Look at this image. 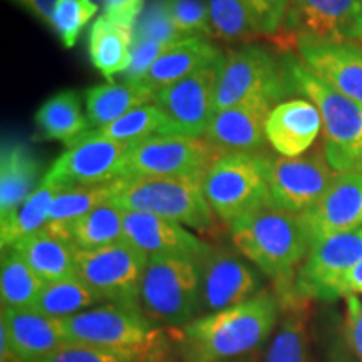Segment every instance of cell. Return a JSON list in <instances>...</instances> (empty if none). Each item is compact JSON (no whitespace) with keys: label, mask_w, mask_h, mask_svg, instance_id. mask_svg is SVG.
<instances>
[{"label":"cell","mask_w":362,"mask_h":362,"mask_svg":"<svg viewBox=\"0 0 362 362\" xmlns=\"http://www.w3.org/2000/svg\"><path fill=\"white\" fill-rule=\"evenodd\" d=\"M280 300L259 292L242 304L197 317L183 327L188 361L225 362L260 347L280 319Z\"/></svg>","instance_id":"6da1fadb"},{"label":"cell","mask_w":362,"mask_h":362,"mask_svg":"<svg viewBox=\"0 0 362 362\" xmlns=\"http://www.w3.org/2000/svg\"><path fill=\"white\" fill-rule=\"evenodd\" d=\"M237 252L279 285L284 305L293 298V280L310 250L300 216L291 211L264 206L230 226Z\"/></svg>","instance_id":"7a4b0ae2"},{"label":"cell","mask_w":362,"mask_h":362,"mask_svg":"<svg viewBox=\"0 0 362 362\" xmlns=\"http://www.w3.org/2000/svg\"><path fill=\"white\" fill-rule=\"evenodd\" d=\"M107 205L175 221L202 235L218 230L200 181L165 176H121L107 185Z\"/></svg>","instance_id":"3957f363"},{"label":"cell","mask_w":362,"mask_h":362,"mask_svg":"<svg viewBox=\"0 0 362 362\" xmlns=\"http://www.w3.org/2000/svg\"><path fill=\"white\" fill-rule=\"evenodd\" d=\"M297 94L288 61L280 62L274 52L259 45L230 51L221 61L215 90V112L235 106H264Z\"/></svg>","instance_id":"277c9868"},{"label":"cell","mask_w":362,"mask_h":362,"mask_svg":"<svg viewBox=\"0 0 362 362\" xmlns=\"http://www.w3.org/2000/svg\"><path fill=\"white\" fill-rule=\"evenodd\" d=\"M297 93L305 94L322 116V148L339 173H362V104L325 84L300 61L288 59Z\"/></svg>","instance_id":"5b68a950"},{"label":"cell","mask_w":362,"mask_h":362,"mask_svg":"<svg viewBox=\"0 0 362 362\" xmlns=\"http://www.w3.org/2000/svg\"><path fill=\"white\" fill-rule=\"evenodd\" d=\"M64 324L69 342L131 354L141 362L155 354L163 342V330L141 307L103 304L67 317Z\"/></svg>","instance_id":"8992f818"},{"label":"cell","mask_w":362,"mask_h":362,"mask_svg":"<svg viewBox=\"0 0 362 362\" xmlns=\"http://www.w3.org/2000/svg\"><path fill=\"white\" fill-rule=\"evenodd\" d=\"M267 158L269 153H225L203 180L206 202L228 228L269 205Z\"/></svg>","instance_id":"52a82bcc"},{"label":"cell","mask_w":362,"mask_h":362,"mask_svg":"<svg viewBox=\"0 0 362 362\" xmlns=\"http://www.w3.org/2000/svg\"><path fill=\"white\" fill-rule=\"evenodd\" d=\"M202 272L183 257H149L141 279L139 304L151 320L185 327L200 317Z\"/></svg>","instance_id":"ba28073f"},{"label":"cell","mask_w":362,"mask_h":362,"mask_svg":"<svg viewBox=\"0 0 362 362\" xmlns=\"http://www.w3.org/2000/svg\"><path fill=\"white\" fill-rule=\"evenodd\" d=\"M148 259L123 240L94 250H76V274L101 302L141 307L139 291Z\"/></svg>","instance_id":"9c48e42d"},{"label":"cell","mask_w":362,"mask_h":362,"mask_svg":"<svg viewBox=\"0 0 362 362\" xmlns=\"http://www.w3.org/2000/svg\"><path fill=\"white\" fill-rule=\"evenodd\" d=\"M221 155L205 138L181 134H158L134 144L123 176H165L203 183Z\"/></svg>","instance_id":"30bf717a"},{"label":"cell","mask_w":362,"mask_h":362,"mask_svg":"<svg viewBox=\"0 0 362 362\" xmlns=\"http://www.w3.org/2000/svg\"><path fill=\"white\" fill-rule=\"evenodd\" d=\"M275 40L280 47L297 40L362 44V0H292Z\"/></svg>","instance_id":"8fae6325"},{"label":"cell","mask_w":362,"mask_h":362,"mask_svg":"<svg viewBox=\"0 0 362 362\" xmlns=\"http://www.w3.org/2000/svg\"><path fill=\"white\" fill-rule=\"evenodd\" d=\"M362 260V228L314 243L293 280L296 300H336L346 297L344 280Z\"/></svg>","instance_id":"7c38bea8"},{"label":"cell","mask_w":362,"mask_h":362,"mask_svg":"<svg viewBox=\"0 0 362 362\" xmlns=\"http://www.w3.org/2000/svg\"><path fill=\"white\" fill-rule=\"evenodd\" d=\"M339 171L330 166L322 144L310 153L287 158H267L269 206L291 214H304L327 192Z\"/></svg>","instance_id":"4fadbf2b"},{"label":"cell","mask_w":362,"mask_h":362,"mask_svg":"<svg viewBox=\"0 0 362 362\" xmlns=\"http://www.w3.org/2000/svg\"><path fill=\"white\" fill-rule=\"evenodd\" d=\"M131 148L99 131H86L67 144L47 175L67 188L110 185L123 176Z\"/></svg>","instance_id":"5bb4252c"},{"label":"cell","mask_w":362,"mask_h":362,"mask_svg":"<svg viewBox=\"0 0 362 362\" xmlns=\"http://www.w3.org/2000/svg\"><path fill=\"white\" fill-rule=\"evenodd\" d=\"M223 61V59H221ZM221 61L161 89L156 104L170 121L171 134L203 138L215 115V90Z\"/></svg>","instance_id":"9a60e30c"},{"label":"cell","mask_w":362,"mask_h":362,"mask_svg":"<svg viewBox=\"0 0 362 362\" xmlns=\"http://www.w3.org/2000/svg\"><path fill=\"white\" fill-rule=\"evenodd\" d=\"M200 315L238 305L259 293V275L240 253L214 247L200 264Z\"/></svg>","instance_id":"2e32d148"},{"label":"cell","mask_w":362,"mask_h":362,"mask_svg":"<svg viewBox=\"0 0 362 362\" xmlns=\"http://www.w3.org/2000/svg\"><path fill=\"white\" fill-rule=\"evenodd\" d=\"M298 216L310 247L332 235L362 228V173H339L320 200Z\"/></svg>","instance_id":"e0dca14e"},{"label":"cell","mask_w":362,"mask_h":362,"mask_svg":"<svg viewBox=\"0 0 362 362\" xmlns=\"http://www.w3.org/2000/svg\"><path fill=\"white\" fill-rule=\"evenodd\" d=\"M123 228L126 242L148 257H183L200 265L214 248L183 225L141 211H124Z\"/></svg>","instance_id":"ac0fdd59"},{"label":"cell","mask_w":362,"mask_h":362,"mask_svg":"<svg viewBox=\"0 0 362 362\" xmlns=\"http://www.w3.org/2000/svg\"><path fill=\"white\" fill-rule=\"evenodd\" d=\"M300 62L319 79L362 104V44H332L297 40Z\"/></svg>","instance_id":"d6986e66"},{"label":"cell","mask_w":362,"mask_h":362,"mask_svg":"<svg viewBox=\"0 0 362 362\" xmlns=\"http://www.w3.org/2000/svg\"><path fill=\"white\" fill-rule=\"evenodd\" d=\"M0 336L19 362H33L67 344L64 319H54L33 309L2 307Z\"/></svg>","instance_id":"ffe728a7"},{"label":"cell","mask_w":362,"mask_h":362,"mask_svg":"<svg viewBox=\"0 0 362 362\" xmlns=\"http://www.w3.org/2000/svg\"><path fill=\"white\" fill-rule=\"evenodd\" d=\"M322 129L319 107L307 99H287L270 111L265 134L279 155L297 158L305 155Z\"/></svg>","instance_id":"44dd1931"},{"label":"cell","mask_w":362,"mask_h":362,"mask_svg":"<svg viewBox=\"0 0 362 362\" xmlns=\"http://www.w3.org/2000/svg\"><path fill=\"white\" fill-rule=\"evenodd\" d=\"M264 106H235L216 111L203 138L221 153H265V123L270 115Z\"/></svg>","instance_id":"7402d4cb"},{"label":"cell","mask_w":362,"mask_h":362,"mask_svg":"<svg viewBox=\"0 0 362 362\" xmlns=\"http://www.w3.org/2000/svg\"><path fill=\"white\" fill-rule=\"evenodd\" d=\"M221 59L223 56L218 49L203 37L181 39L158 57V61L138 84L144 86L156 96L161 89L215 64Z\"/></svg>","instance_id":"603a6c76"},{"label":"cell","mask_w":362,"mask_h":362,"mask_svg":"<svg viewBox=\"0 0 362 362\" xmlns=\"http://www.w3.org/2000/svg\"><path fill=\"white\" fill-rule=\"evenodd\" d=\"M11 248L19 253L44 282L78 277L76 248L45 226L39 232L27 235Z\"/></svg>","instance_id":"cb8c5ba5"},{"label":"cell","mask_w":362,"mask_h":362,"mask_svg":"<svg viewBox=\"0 0 362 362\" xmlns=\"http://www.w3.org/2000/svg\"><path fill=\"white\" fill-rule=\"evenodd\" d=\"M40 165L30 149L16 143L4 146L0 158V221H6L39 187Z\"/></svg>","instance_id":"d4e9b609"},{"label":"cell","mask_w":362,"mask_h":362,"mask_svg":"<svg viewBox=\"0 0 362 362\" xmlns=\"http://www.w3.org/2000/svg\"><path fill=\"white\" fill-rule=\"evenodd\" d=\"M134 30L111 21L110 17H98L89 33V56L96 69L107 81L112 76L123 74L128 69L133 54Z\"/></svg>","instance_id":"484cf974"},{"label":"cell","mask_w":362,"mask_h":362,"mask_svg":"<svg viewBox=\"0 0 362 362\" xmlns=\"http://www.w3.org/2000/svg\"><path fill=\"white\" fill-rule=\"evenodd\" d=\"M123 218L124 210L106 203L61 228H45L71 242L76 250H94L123 242Z\"/></svg>","instance_id":"4316f807"},{"label":"cell","mask_w":362,"mask_h":362,"mask_svg":"<svg viewBox=\"0 0 362 362\" xmlns=\"http://www.w3.org/2000/svg\"><path fill=\"white\" fill-rule=\"evenodd\" d=\"M67 187L62 183L45 175L39 187L35 188V192L22 203L19 210L8 220L0 221V245H2V250L13 247L27 235L42 230L47 225L54 200Z\"/></svg>","instance_id":"83f0119b"},{"label":"cell","mask_w":362,"mask_h":362,"mask_svg":"<svg viewBox=\"0 0 362 362\" xmlns=\"http://www.w3.org/2000/svg\"><path fill=\"white\" fill-rule=\"evenodd\" d=\"M155 98V94L141 84L123 83L93 86L86 90V110H88L89 124L101 129Z\"/></svg>","instance_id":"f1b7e54d"},{"label":"cell","mask_w":362,"mask_h":362,"mask_svg":"<svg viewBox=\"0 0 362 362\" xmlns=\"http://www.w3.org/2000/svg\"><path fill=\"white\" fill-rule=\"evenodd\" d=\"M35 124L49 139L69 144L89 128V119L81 111L79 96L74 90H62L49 98L35 112Z\"/></svg>","instance_id":"f546056e"},{"label":"cell","mask_w":362,"mask_h":362,"mask_svg":"<svg viewBox=\"0 0 362 362\" xmlns=\"http://www.w3.org/2000/svg\"><path fill=\"white\" fill-rule=\"evenodd\" d=\"M45 285L13 248L2 253L0 265V298L6 309H30Z\"/></svg>","instance_id":"4dcf8cb0"},{"label":"cell","mask_w":362,"mask_h":362,"mask_svg":"<svg viewBox=\"0 0 362 362\" xmlns=\"http://www.w3.org/2000/svg\"><path fill=\"white\" fill-rule=\"evenodd\" d=\"M101 302L96 293L86 285L83 280L66 279L57 282H45L39 297L35 298L30 309L54 319H67V317L93 309Z\"/></svg>","instance_id":"1f68e13d"},{"label":"cell","mask_w":362,"mask_h":362,"mask_svg":"<svg viewBox=\"0 0 362 362\" xmlns=\"http://www.w3.org/2000/svg\"><path fill=\"white\" fill-rule=\"evenodd\" d=\"M264 362H310L307 314L300 300L288 304Z\"/></svg>","instance_id":"d6a6232c"},{"label":"cell","mask_w":362,"mask_h":362,"mask_svg":"<svg viewBox=\"0 0 362 362\" xmlns=\"http://www.w3.org/2000/svg\"><path fill=\"white\" fill-rule=\"evenodd\" d=\"M208 13L211 37L247 44L262 35L245 0H210Z\"/></svg>","instance_id":"836d02e7"},{"label":"cell","mask_w":362,"mask_h":362,"mask_svg":"<svg viewBox=\"0 0 362 362\" xmlns=\"http://www.w3.org/2000/svg\"><path fill=\"white\" fill-rule=\"evenodd\" d=\"M106 138L124 144H134L144 141L158 134H171L170 121L158 104H144L141 107L129 111L121 116L115 123L96 129Z\"/></svg>","instance_id":"e575fe53"},{"label":"cell","mask_w":362,"mask_h":362,"mask_svg":"<svg viewBox=\"0 0 362 362\" xmlns=\"http://www.w3.org/2000/svg\"><path fill=\"white\" fill-rule=\"evenodd\" d=\"M107 185L99 187H71L57 194L51 206L47 225L49 228H61L79 216L89 214L94 208L106 205Z\"/></svg>","instance_id":"d590c367"},{"label":"cell","mask_w":362,"mask_h":362,"mask_svg":"<svg viewBox=\"0 0 362 362\" xmlns=\"http://www.w3.org/2000/svg\"><path fill=\"white\" fill-rule=\"evenodd\" d=\"M98 8L94 0H59L51 25L64 47H74L84 27L98 13Z\"/></svg>","instance_id":"8d00e7d4"},{"label":"cell","mask_w":362,"mask_h":362,"mask_svg":"<svg viewBox=\"0 0 362 362\" xmlns=\"http://www.w3.org/2000/svg\"><path fill=\"white\" fill-rule=\"evenodd\" d=\"M165 4L181 39L211 37L210 13L200 0H165Z\"/></svg>","instance_id":"74e56055"},{"label":"cell","mask_w":362,"mask_h":362,"mask_svg":"<svg viewBox=\"0 0 362 362\" xmlns=\"http://www.w3.org/2000/svg\"><path fill=\"white\" fill-rule=\"evenodd\" d=\"M133 30L134 37L151 40V42H158L165 47H170L181 40L180 34L171 24L168 12H166L165 0H153L143 11Z\"/></svg>","instance_id":"f35d334b"},{"label":"cell","mask_w":362,"mask_h":362,"mask_svg":"<svg viewBox=\"0 0 362 362\" xmlns=\"http://www.w3.org/2000/svg\"><path fill=\"white\" fill-rule=\"evenodd\" d=\"M33 362H141L138 357L123 352H111L94 347L83 346V344L67 342L51 354L40 357Z\"/></svg>","instance_id":"ab89813d"},{"label":"cell","mask_w":362,"mask_h":362,"mask_svg":"<svg viewBox=\"0 0 362 362\" xmlns=\"http://www.w3.org/2000/svg\"><path fill=\"white\" fill-rule=\"evenodd\" d=\"M260 34L275 39L287 19L292 0H245Z\"/></svg>","instance_id":"60d3db41"},{"label":"cell","mask_w":362,"mask_h":362,"mask_svg":"<svg viewBox=\"0 0 362 362\" xmlns=\"http://www.w3.org/2000/svg\"><path fill=\"white\" fill-rule=\"evenodd\" d=\"M168 47L165 45L151 42V40L134 37L133 40V54H131V62L123 74L124 84H138L146 72L151 69L153 64L158 61V57Z\"/></svg>","instance_id":"b9f144b4"},{"label":"cell","mask_w":362,"mask_h":362,"mask_svg":"<svg viewBox=\"0 0 362 362\" xmlns=\"http://www.w3.org/2000/svg\"><path fill=\"white\" fill-rule=\"evenodd\" d=\"M106 16L126 27H134L144 11V0H104Z\"/></svg>","instance_id":"7bdbcfd3"},{"label":"cell","mask_w":362,"mask_h":362,"mask_svg":"<svg viewBox=\"0 0 362 362\" xmlns=\"http://www.w3.org/2000/svg\"><path fill=\"white\" fill-rule=\"evenodd\" d=\"M347 339L359 362H362V298L359 296H347Z\"/></svg>","instance_id":"ee69618b"},{"label":"cell","mask_w":362,"mask_h":362,"mask_svg":"<svg viewBox=\"0 0 362 362\" xmlns=\"http://www.w3.org/2000/svg\"><path fill=\"white\" fill-rule=\"evenodd\" d=\"M22 2H24L27 7L33 8L34 13L40 21L52 24V16L59 0H22Z\"/></svg>","instance_id":"f6af8a7d"},{"label":"cell","mask_w":362,"mask_h":362,"mask_svg":"<svg viewBox=\"0 0 362 362\" xmlns=\"http://www.w3.org/2000/svg\"><path fill=\"white\" fill-rule=\"evenodd\" d=\"M344 293L347 296H362V260L354 265L344 280Z\"/></svg>","instance_id":"bcb514c9"},{"label":"cell","mask_w":362,"mask_h":362,"mask_svg":"<svg viewBox=\"0 0 362 362\" xmlns=\"http://www.w3.org/2000/svg\"><path fill=\"white\" fill-rule=\"evenodd\" d=\"M187 362H203V361H187Z\"/></svg>","instance_id":"7dc6e473"},{"label":"cell","mask_w":362,"mask_h":362,"mask_svg":"<svg viewBox=\"0 0 362 362\" xmlns=\"http://www.w3.org/2000/svg\"><path fill=\"white\" fill-rule=\"evenodd\" d=\"M144 362H149V361H144Z\"/></svg>","instance_id":"c3c4849f"}]
</instances>
